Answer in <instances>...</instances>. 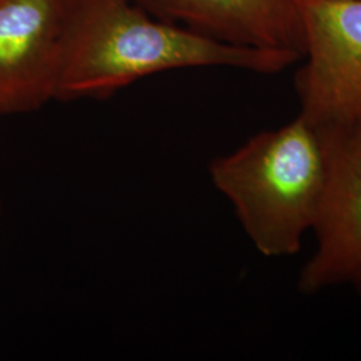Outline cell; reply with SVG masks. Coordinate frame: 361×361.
Masks as SVG:
<instances>
[{"label": "cell", "mask_w": 361, "mask_h": 361, "mask_svg": "<svg viewBox=\"0 0 361 361\" xmlns=\"http://www.w3.org/2000/svg\"><path fill=\"white\" fill-rule=\"evenodd\" d=\"M68 0H0V118L56 101Z\"/></svg>", "instance_id": "5b68a950"}, {"label": "cell", "mask_w": 361, "mask_h": 361, "mask_svg": "<svg viewBox=\"0 0 361 361\" xmlns=\"http://www.w3.org/2000/svg\"><path fill=\"white\" fill-rule=\"evenodd\" d=\"M1 216H3V201H1V197H0V221H1Z\"/></svg>", "instance_id": "52a82bcc"}, {"label": "cell", "mask_w": 361, "mask_h": 361, "mask_svg": "<svg viewBox=\"0 0 361 361\" xmlns=\"http://www.w3.org/2000/svg\"><path fill=\"white\" fill-rule=\"evenodd\" d=\"M209 177L262 256L296 255L323 195L326 157L322 134L300 114L214 158Z\"/></svg>", "instance_id": "7a4b0ae2"}, {"label": "cell", "mask_w": 361, "mask_h": 361, "mask_svg": "<svg viewBox=\"0 0 361 361\" xmlns=\"http://www.w3.org/2000/svg\"><path fill=\"white\" fill-rule=\"evenodd\" d=\"M162 18L222 42L264 50L305 52L300 0H134Z\"/></svg>", "instance_id": "8992f818"}, {"label": "cell", "mask_w": 361, "mask_h": 361, "mask_svg": "<svg viewBox=\"0 0 361 361\" xmlns=\"http://www.w3.org/2000/svg\"><path fill=\"white\" fill-rule=\"evenodd\" d=\"M326 157V178L312 231L316 250L298 277L312 295L350 285L361 295V118L317 128Z\"/></svg>", "instance_id": "3957f363"}, {"label": "cell", "mask_w": 361, "mask_h": 361, "mask_svg": "<svg viewBox=\"0 0 361 361\" xmlns=\"http://www.w3.org/2000/svg\"><path fill=\"white\" fill-rule=\"evenodd\" d=\"M300 56L235 46L157 20L134 0H68L56 101L102 99L159 73L231 67L276 74Z\"/></svg>", "instance_id": "6da1fadb"}, {"label": "cell", "mask_w": 361, "mask_h": 361, "mask_svg": "<svg viewBox=\"0 0 361 361\" xmlns=\"http://www.w3.org/2000/svg\"><path fill=\"white\" fill-rule=\"evenodd\" d=\"M307 63L296 89L316 128L361 118V0H300Z\"/></svg>", "instance_id": "277c9868"}]
</instances>
